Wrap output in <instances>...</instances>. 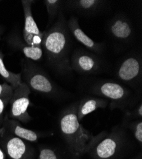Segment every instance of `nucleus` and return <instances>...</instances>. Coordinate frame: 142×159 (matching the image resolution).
Wrapping results in <instances>:
<instances>
[{
    "instance_id": "14",
    "label": "nucleus",
    "mask_w": 142,
    "mask_h": 159,
    "mask_svg": "<svg viewBox=\"0 0 142 159\" xmlns=\"http://www.w3.org/2000/svg\"><path fill=\"white\" fill-rule=\"evenodd\" d=\"M3 58L4 54L0 51V75L14 90L22 83L21 73H14L8 71L3 62Z\"/></svg>"
},
{
    "instance_id": "4",
    "label": "nucleus",
    "mask_w": 142,
    "mask_h": 159,
    "mask_svg": "<svg viewBox=\"0 0 142 159\" xmlns=\"http://www.w3.org/2000/svg\"><path fill=\"white\" fill-rule=\"evenodd\" d=\"M72 70L82 75H93L101 68L100 58L91 52L84 49L76 50L70 58Z\"/></svg>"
},
{
    "instance_id": "10",
    "label": "nucleus",
    "mask_w": 142,
    "mask_h": 159,
    "mask_svg": "<svg viewBox=\"0 0 142 159\" xmlns=\"http://www.w3.org/2000/svg\"><path fill=\"white\" fill-rule=\"evenodd\" d=\"M121 142L119 134H112L103 139H100L91 148L99 159H109L117 153Z\"/></svg>"
},
{
    "instance_id": "6",
    "label": "nucleus",
    "mask_w": 142,
    "mask_h": 159,
    "mask_svg": "<svg viewBox=\"0 0 142 159\" xmlns=\"http://www.w3.org/2000/svg\"><path fill=\"white\" fill-rule=\"evenodd\" d=\"M92 91L96 95L110 99L113 103L118 104L125 101L130 95L129 91L124 86L109 80L96 83L93 87Z\"/></svg>"
},
{
    "instance_id": "19",
    "label": "nucleus",
    "mask_w": 142,
    "mask_h": 159,
    "mask_svg": "<svg viewBox=\"0 0 142 159\" xmlns=\"http://www.w3.org/2000/svg\"><path fill=\"white\" fill-rule=\"evenodd\" d=\"M14 89L7 84H0V99L6 104L9 99L12 97Z\"/></svg>"
},
{
    "instance_id": "7",
    "label": "nucleus",
    "mask_w": 142,
    "mask_h": 159,
    "mask_svg": "<svg viewBox=\"0 0 142 159\" xmlns=\"http://www.w3.org/2000/svg\"><path fill=\"white\" fill-rule=\"evenodd\" d=\"M116 75L121 81L127 84L138 82L141 78V59L137 56L125 58L119 65Z\"/></svg>"
},
{
    "instance_id": "18",
    "label": "nucleus",
    "mask_w": 142,
    "mask_h": 159,
    "mask_svg": "<svg viewBox=\"0 0 142 159\" xmlns=\"http://www.w3.org/2000/svg\"><path fill=\"white\" fill-rule=\"evenodd\" d=\"M12 130L14 134L21 139H24L30 141H35L38 139V135L36 132L31 130L23 128L20 125H15Z\"/></svg>"
},
{
    "instance_id": "22",
    "label": "nucleus",
    "mask_w": 142,
    "mask_h": 159,
    "mask_svg": "<svg viewBox=\"0 0 142 159\" xmlns=\"http://www.w3.org/2000/svg\"><path fill=\"white\" fill-rule=\"evenodd\" d=\"M137 113L140 117L142 116V104H140L139 106V108H138V110H137Z\"/></svg>"
},
{
    "instance_id": "13",
    "label": "nucleus",
    "mask_w": 142,
    "mask_h": 159,
    "mask_svg": "<svg viewBox=\"0 0 142 159\" xmlns=\"http://www.w3.org/2000/svg\"><path fill=\"white\" fill-rule=\"evenodd\" d=\"M33 2L34 1H31V0L21 1L24 14V28L23 30V34L43 36V32H41L38 29V25L33 19L32 14V4Z\"/></svg>"
},
{
    "instance_id": "1",
    "label": "nucleus",
    "mask_w": 142,
    "mask_h": 159,
    "mask_svg": "<svg viewBox=\"0 0 142 159\" xmlns=\"http://www.w3.org/2000/svg\"><path fill=\"white\" fill-rule=\"evenodd\" d=\"M43 33L42 45L49 65L58 74L64 75L71 73L70 31L67 21L62 12L57 21Z\"/></svg>"
},
{
    "instance_id": "5",
    "label": "nucleus",
    "mask_w": 142,
    "mask_h": 159,
    "mask_svg": "<svg viewBox=\"0 0 142 159\" xmlns=\"http://www.w3.org/2000/svg\"><path fill=\"white\" fill-rule=\"evenodd\" d=\"M30 90L29 87L22 82L14 90L11 102V115L21 121H27L29 118L27 110L30 104L28 95Z\"/></svg>"
},
{
    "instance_id": "3",
    "label": "nucleus",
    "mask_w": 142,
    "mask_h": 159,
    "mask_svg": "<svg viewBox=\"0 0 142 159\" xmlns=\"http://www.w3.org/2000/svg\"><path fill=\"white\" fill-rule=\"evenodd\" d=\"M25 83L35 91L45 94H52L55 91L54 84L50 77L42 70L32 64H25L23 68Z\"/></svg>"
},
{
    "instance_id": "2",
    "label": "nucleus",
    "mask_w": 142,
    "mask_h": 159,
    "mask_svg": "<svg viewBox=\"0 0 142 159\" xmlns=\"http://www.w3.org/2000/svg\"><path fill=\"white\" fill-rule=\"evenodd\" d=\"M78 104H73L64 110L59 118V129L71 153L76 157L90 152L104 133L94 136L79 122L76 112Z\"/></svg>"
},
{
    "instance_id": "8",
    "label": "nucleus",
    "mask_w": 142,
    "mask_h": 159,
    "mask_svg": "<svg viewBox=\"0 0 142 159\" xmlns=\"http://www.w3.org/2000/svg\"><path fill=\"white\" fill-rule=\"evenodd\" d=\"M108 31L115 40L123 43L131 40L134 34L131 22L122 15L116 16L109 21Z\"/></svg>"
},
{
    "instance_id": "11",
    "label": "nucleus",
    "mask_w": 142,
    "mask_h": 159,
    "mask_svg": "<svg viewBox=\"0 0 142 159\" xmlns=\"http://www.w3.org/2000/svg\"><path fill=\"white\" fill-rule=\"evenodd\" d=\"M106 2L100 0H73L66 2L65 4L69 8L81 15L91 16L101 11Z\"/></svg>"
},
{
    "instance_id": "15",
    "label": "nucleus",
    "mask_w": 142,
    "mask_h": 159,
    "mask_svg": "<svg viewBox=\"0 0 142 159\" xmlns=\"http://www.w3.org/2000/svg\"><path fill=\"white\" fill-rule=\"evenodd\" d=\"M8 155L13 159H20L25 153L26 147L24 141L19 138H11L7 144Z\"/></svg>"
},
{
    "instance_id": "17",
    "label": "nucleus",
    "mask_w": 142,
    "mask_h": 159,
    "mask_svg": "<svg viewBox=\"0 0 142 159\" xmlns=\"http://www.w3.org/2000/svg\"><path fill=\"white\" fill-rule=\"evenodd\" d=\"M19 47L22 50L23 54L28 59L33 61L40 60L43 56L42 47H30L19 43Z\"/></svg>"
},
{
    "instance_id": "9",
    "label": "nucleus",
    "mask_w": 142,
    "mask_h": 159,
    "mask_svg": "<svg viewBox=\"0 0 142 159\" xmlns=\"http://www.w3.org/2000/svg\"><path fill=\"white\" fill-rule=\"evenodd\" d=\"M67 25L70 33L77 41L88 50L98 54H101L104 50V45L103 43L94 42L84 32L80 27L78 19L76 17H71L67 21Z\"/></svg>"
},
{
    "instance_id": "23",
    "label": "nucleus",
    "mask_w": 142,
    "mask_h": 159,
    "mask_svg": "<svg viewBox=\"0 0 142 159\" xmlns=\"http://www.w3.org/2000/svg\"><path fill=\"white\" fill-rule=\"evenodd\" d=\"M0 159H4V155L2 151L0 150Z\"/></svg>"
},
{
    "instance_id": "21",
    "label": "nucleus",
    "mask_w": 142,
    "mask_h": 159,
    "mask_svg": "<svg viewBox=\"0 0 142 159\" xmlns=\"http://www.w3.org/2000/svg\"><path fill=\"white\" fill-rule=\"evenodd\" d=\"M134 135L136 139L140 142V144L142 143V122L140 120L139 122L136 124L134 129Z\"/></svg>"
},
{
    "instance_id": "16",
    "label": "nucleus",
    "mask_w": 142,
    "mask_h": 159,
    "mask_svg": "<svg viewBox=\"0 0 142 159\" xmlns=\"http://www.w3.org/2000/svg\"><path fill=\"white\" fill-rule=\"evenodd\" d=\"M64 2L59 0H45L44 1L47 14L48 16V23L50 24L56 17H58L62 12V5Z\"/></svg>"
},
{
    "instance_id": "12",
    "label": "nucleus",
    "mask_w": 142,
    "mask_h": 159,
    "mask_svg": "<svg viewBox=\"0 0 142 159\" xmlns=\"http://www.w3.org/2000/svg\"><path fill=\"white\" fill-rule=\"evenodd\" d=\"M108 103V100L103 98H86L78 104L76 115L79 121L82 120L87 115L92 113L98 108H105Z\"/></svg>"
},
{
    "instance_id": "20",
    "label": "nucleus",
    "mask_w": 142,
    "mask_h": 159,
    "mask_svg": "<svg viewBox=\"0 0 142 159\" xmlns=\"http://www.w3.org/2000/svg\"><path fill=\"white\" fill-rule=\"evenodd\" d=\"M40 159H57V157L53 150L44 149L40 152Z\"/></svg>"
},
{
    "instance_id": "24",
    "label": "nucleus",
    "mask_w": 142,
    "mask_h": 159,
    "mask_svg": "<svg viewBox=\"0 0 142 159\" xmlns=\"http://www.w3.org/2000/svg\"><path fill=\"white\" fill-rule=\"evenodd\" d=\"M2 29L1 27H0V39H1V35H2Z\"/></svg>"
}]
</instances>
